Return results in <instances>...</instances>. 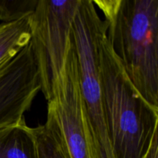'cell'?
<instances>
[{"instance_id": "obj_1", "label": "cell", "mask_w": 158, "mask_h": 158, "mask_svg": "<svg viewBox=\"0 0 158 158\" xmlns=\"http://www.w3.org/2000/svg\"><path fill=\"white\" fill-rule=\"evenodd\" d=\"M98 70L114 157L143 158L157 134L158 109L145 101L128 78L106 35V23L98 40Z\"/></svg>"}, {"instance_id": "obj_2", "label": "cell", "mask_w": 158, "mask_h": 158, "mask_svg": "<svg viewBox=\"0 0 158 158\" xmlns=\"http://www.w3.org/2000/svg\"><path fill=\"white\" fill-rule=\"evenodd\" d=\"M128 78L158 109V0H93Z\"/></svg>"}, {"instance_id": "obj_3", "label": "cell", "mask_w": 158, "mask_h": 158, "mask_svg": "<svg viewBox=\"0 0 158 158\" xmlns=\"http://www.w3.org/2000/svg\"><path fill=\"white\" fill-rule=\"evenodd\" d=\"M105 26L93 0H81L72 38L79 62L85 134L90 158H115L102 101L98 70V40Z\"/></svg>"}, {"instance_id": "obj_4", "label": "cell", "mask_w": 158, "mask_h": 158, "mask_svg": "<svg viewBox=\"0 0 158 158\" xmlns=\"http://www.w3.org/2000/svg\"><path fill=\"white\" fill-rule=\"evenodd\" d=\"M80 2L81 0H38L29 18L30 43L36 60L41 91L47 101L63 69Z\"/></svg>"}, {"instance_id": "obj_5", "label": "cell", "mask_w": 158, "mask_h": 158, "mask_svg": "<svg viewBox=\"0 0 158 158\" xmlns=\"http://www.w3.org/2000/svg\"><path fill=\"white\" fill-rule=\"evenodd\" d=\"M47 115L57 123L70 158H90L85 134L79 62L73 40L48 100Z\"/></svg>"}, {"instance_id": "obj_6", "label": "cell", "mask_w": 158, "mask_h": 158, "mask_svg": "<svg viewBox=\"0 0 158 158\" xmlns=\"http://www.w3.org/2000/svg\"><path fill=\"white\" fill-rule=\"evenodd\" d=\"M41 90L36 60L30 41L15 56L0 64V129L25 120Z\"/></svg>"}, {"instance_id": "obj_7", "label": "cell", "mask_w": 158, "mask_h": 158, "mask_svg": "<svg viewBox=\"0 0 158 158\" xmlns=\"http://www.w3.org/2000/svg\"><path fill=\"white\" fill-rule=\"evenodd\" d=\"M0 158H37L32 129L26 120L0 129Z\"/></svg>"}, {"instance_id": "obj_8", "label": "cell", "mask_w": 158, "mask_h": 158, "mask_svg": "<svg viewBox=\"0 0 158 158\" xmlns=\"http://www.w3.org/2000/svg\"><path fill=\"white\" fill-rule=\"evenodd\" d=\"M31 14L15 21L0 23V64L15 56L29 43Z\"/></svg>"}, {"instance_id": "obj_9", "label": "cell", "mask_w": 158, "mask_h": 158, "mask_svg": "<svg viewBox=\"0 0 158 158\" xmlns=\"http://www.w3.org/2000/svg\"><path fill=\"white\" fill-rule=\"evenodd\" d=\"M32 129L37 158H70L58 125L52 117L47 115L45 124Z\"/></svg>"}, {"instance_id": "obj_10", "label": "cell", "mask_w": 158, "mask_h": 158, "mask_svg": "<svg viewBox=\"0 0 158 158\" xmlns=\"http://www.w3.org/2000/svg\"><path fill=\"white\" fill-rule=\"evenodd\" d=\"M38 0H0V21H15L33 12Z\"/></svg>"}, {"instance_id": "obj_11", "label": "cell", "mask_w": 158, "mask_h": 158, "mask_svg": "<svg viewBox=\"0 0 158 158\" xmlns=\"http://www.w3.org/2000/svg\"><path fill=\"white\" fill-rule=\"evenodd\" d=\"M158 134H156L153 138L152 142L149 147L143 158H158Z\"/></svg>"}]
</instances>
